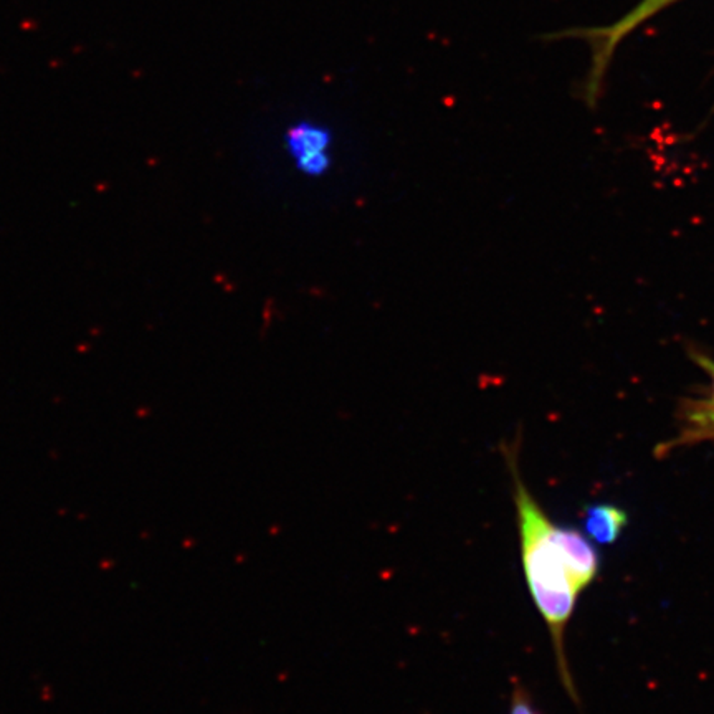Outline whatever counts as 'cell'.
I'll return each mask as SVG.
<instances>
[{"mask_svg": "<svg viewBox=\"0 0 714 714\" xmlns=\"http://www.w3.org/2000/svg\"><path fill=\"white\" fill-rule=\"evenodd\" d=\"M506 461L514 483V504L518 518L521 566L528 583L531 598L543 615L559 658L561 676L571 686L567 661L564 658V630L574 612L581 588L572 577L569 559L561 541V526L547 518L521 479L516 452L506 448Z\"/></svg>", "mask_w": 714, "mask_h": 714, "instance_id": "cell-1", "label": "cell"}, {"mask_svg": "<svg viewBox=\"0 0 714 714\" xmlns=\"http://www.w3.org/2000/svg\"><path fill=\"white\" fill-rule=\"evenodd\" d=\"M678 2V0H642L637 7L627 12L622 19L613 22L612 25L602 29H591L582 32V35L592 44L593 58L591 65V73H588L587 81V95L596 98L601 90L603 76L607 73V66L611 63L612 56L617 50V46L628 36L633 30H637L640 25L646 20L658 14L660 10L668 7V5Z\"/></svg>", "mask_w": 714, "mask_h": 714, "instance_id": "cell-2", "label": "cell"}, {"mask_svg": "<svg viewBox=\"0 0 714 714\" xmlns=\"http://www.w3.org/2000/svg\"><path fill=\"white\" fill-rule=\"evenodd\" d=\"M283 148L296 170L306 177H321L332 165L335 134L325 123L305 118L286 128Z\"/></svg>", "mask_w": 714, "mask_h": 714, "instance_id": "cell-3", "label": "cell"}, {"mask_svg": "<svg viewBox=\"0 0 714 714\" xmlns=\"http://www.w3.org/2000/svg\"><path fill=\"white\" fill-rule=\"evenodd\" d=\"M695 359L710 375L711 394L706 399L688 402V407L683 414V430L676 443L714 439V361L706 356H695Z\"/></svg>", "mask_w": 714, "mask_h": 714, "instance_id": "cell-4", "label": "cell"}, {"mask_svg": "<svg viewBox=\"0 0 714 714\" xmlns=\"http://www.w3.org/2000/svg\"><path fill=\"white\" fill-rule=\"evenodd\" d=\"M625 526H627V514L613 504L601 503L592 504L586 509L583 518V528L598 544H612L620 538Z\"/></svg>", "mask_w": 714, "mask_h": 714, "instance_id": "cell-5", "label": "cell"}, {"mask_svg": "<svg viewBox=\"0 0 714 714\" xmlns=\"http://www.w3.org/2000/svg\"><path fill=\"white\" fill-rule=\"evenodd\" d=\"M509 714H538L533 703H531L528 691L523 690V686H514L513 696H511Z\"/></svg>", "mask_w": 714, "mask_h": 714, "instance_id": "cell-6", "label": "cell"}]
</instances>
